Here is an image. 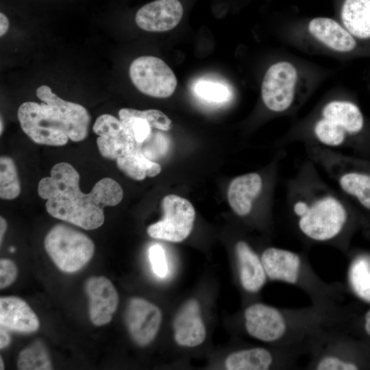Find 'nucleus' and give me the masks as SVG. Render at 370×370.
I'll return each mask as SVG.
<instances>
[{
	"instance_id": "obj_1",
	"label": "nucleus",
	"mask_w": 370,
	"mask_h": 370,
	"mask_svg": "<svg viewBox=\"0 0 370 370\" xmlns=\"http://www.w3.org/2000/svg\"><path fill=\"white\" fill-rule=\"evenodd\" d=\"M286 199L291 222L304 240L340 247L349 212L340 194L323 181L312 162H304L288 180Z\"/></svg>"
},
{
	"instance_id": "obj_2",
	"label": "nucleus",
	"mask_w": 370,
	"mask_h": 370,
	"mask_svg": "<svg viewBox=\"0 0 370 370\" xmlns=\"http://www.w3.org/2000/svg\"><path fill=\"white\" fill-rule=\"evenodd\" d=\"M79 174L68 162L56 164L50 176L42 178L38 193L46 200L47 212L53 217L84 230H95L104 223L106 206L119 204L123 197L121 186L114 180H99L88 193L79 187Z\"/></svg>"
},
{
	"instance_id": "obj_3",
	"label": "nucleus",
	"mask_w": 370,
	"mask_h": 370,
	"mask_svg": "<svg viewBox=\"0 0 370 370\" xmlns=\"http://www.w3.org/2000/svg\"><path fill=\"white\" fill-rule=\"evenodd\" d=\"M260 258L268 279L298 286L317 300L319 307L330 310L328 301L334 290L315 275L306 258L276 247L266 248Z\"/></svg>"
},
{
	"instance_id": "obj_4",
	"label": "nucleus",
	"mask_w": 370,
	"mask_h": 370,
	"mask_svg": "<svg viewBox=\"0 0 370 370\" xmlns=\"http://www.w3.org/2000/svg\"><path fill=\"white\" fill-rule=\"evenodd\" d=\"M363 115L356 104L341 99L325 103L312 120L307 145L334 149L345 146L348 138L360 132Z\"/></svg>"
},
{
	"instance_id": "obj_5",
	"label": "nucleus",
	"mask_w": 370,
	"mask_h": 370,
	"mask_svg": "<svg viewBox=\"0 0 370 370\" xmlns=\"http://www.w3.org/2000/svg\"><path fill=\"white\" fill-rule=\"evenodd\" d=\"M45 250L60 270L66 273L82 269L95 253L93 241L83 232L65 224H56L46 234Z\"/></svg>"
},
{
	"instance_id": "obj_6",
	"label": "nucleus",
	"mask_w": 370,
	"mask_h": 370,
	"mask_svg": "<svg viewBox=\"0 0 370 370\" xmlns=\"http://www.w3.org/2000/svg\"><path fill=\"white\" fill-rule=\"evenodd\" d=\"M306 147L312 160L325 169L339 189L370 210V174L348 169L342 155L331 149L314 145Z\"/></svg>"
},
{
	"instance_id": "obj_7",
	"label": "nucleus",
	"mask_w": 370,
	"mask_h": 370,
	"mask_svg": "<svg viewBox=\"0 0 370 370\" xmlns=\"http://www.w3.org/2000/svg\"><path fill=\"white\" fill-rule=\"evenodd\" d=\"M299 73L291 62L282 60L271 65L261 86V97L267 109L275 113H286L295 103Z\"/></svg>"
},
{
	"instance_id": "obj_8",
	"label": "nucleus",
	"mask_w": 370,
	"mask_h": 370,
	"mask_svg": "<svg viewBox=\"0 0 370 370\" xmlns=\"http://www.w3.org/2000/svg\"><path fill=\"white\" fill-rule=\"evenodd\" d=\"M18 119L23 132L34 143L48 146H63L69 138L59 120L44 102L23 103Z\"/></svg>"
},
{
	"instance_id": "obj_9",
	"label": "nucleus",
	"mask_w": 370,
	"mask_h": 370,
	"mask_svg": "<svg viewBox=\"0 0 370 370\" xmlns=\"http://www.w3.org/2000/svg\"><path fill=\"white\" fill-rule=\"evenodd\" d=\"M161 206L163 217L147 227L148 235L173 243L185 240L190 235L195 219L192 204L178 195H168L162 199Z\"/></svg>"
},
{
	"instance_id": "obj_10",
	"label": "nucleus",
	"mask_w": 370,
	"mask_h": 370,
	"mask_svg": "<svg viewBox=\"0 0 370 370\" xmlns=\"http://www.w3.org/2000/svg\"><path fill=\"white\" fill-rule=\"evenodd\" d=\"M129 75L134 86L142 93L156 98L170 97L177 86V78L160 58L140 56L130 64Z\"/></svg>"
},
{
	"instance_id": "obj_11",
	"label": "nucleus",
	"mask_w": 370,
	"mask_h": 370,
	"mask_svg": "<svg viewBox=\"0 0 370 370\" xmlns=\"http://www.w3.org/2000/svg\"><path fill=\"white\" fill-rule=\"evenodd\" d=\"M36 93L59 119L69 140L80 142L87 137L90 116L83 106L61 99L47 85L39 86Z\"/></svg>"
},
{
	"instance_id": "obj_12",
	"label": "nucleus",
	"mask_w": 370,
	"mask_h": 370,
	"mask_svg": "<svg viewBox=\"0 0 370 370\" xmlns=\"http://www.w3.org/2000/svg\"><path fill=\"white\" fill-rule=\"evenodd\" d=\"M92 130L98 135L96 143L100 154L109 160H116L131 152L138 144L123 121L110 114L98 116Z\"/></svg>"
},
{
	"instance_id": "obj_13",
	"label": "nucleus",
	"mask_w": 370,
	"mask_h": 370,
	"mask_svg": "<svg viewBox=\"0 0 370 370\" xmlns=\"http://www.w3.org/2000/svg\"><path fill=\"white\" fill-rule=\"evenodd\" d=\"M125 321L133 341L139 346H146L158 332L162 312L157 306L147 300L133 297L128 302Z\"/></svg>"
},
{
	"instance_id": "obj_14",
	"label": "nucleus",
	"mask_w": 370,
	"mask_h": 370,
	"mask_svg": "<svg viewBox=\"0 0 370 370\" xmlns=\"http://www.w3.org/2000/svg\"><path fill=\"white\" fill-rule=\"evenodd\" d=\"M184 9L181 0H154L140 8L134 19L136 25L143 30L166 32L180 23Z\"/></svg>"
},
{
	"instance_id": "obj_15",
	"label": "nucleus",
	"mask_w": 370,
	"mask_h": 370,
	"mask_svg": "<svg viewBox=\"0 0 370 370\" xmlns=\"http://www.w3.org/2000/svg\"><path fill=\"white\" fill-rule=\"evenodd\" d=\"M89 298V315L93 325L110 323L119 304V295L111 281L103 276H92L85 284Z\"/></svg>"
},
{
	"instance_id": "obj_16",
	"label": "nucleus",
	"mask_w": 370,
	"mask_h": 370,
	"mask_svg": "<svg viewBox=\"0 0 370 370\" xmlns=\"http://www.w3.org/2000/svg\"><path fill=\"white\" fill-rule=\"evenodd\" d=\"M262 176L252 172L234 178L227 188V200L232 210L239 217L249 215L264 191Z\"/></svg>"
},
{
	"instance_id": "obj_17",
	"label": "nucleus",
	"mask_w": 370,
	"mask_h": 370,
	"mask_svg": "<svg viewBox=\"0 0 370 370\" xmlns=\"http://www.w3.org/2000/svg\"><path fill=\"white\" fill-rule=\"evenodd\" d=\"M196 299L187 301L176 314L173 327L175 342L181 346L193 347L201 344L206 328Z\"/></svg>"
},
{
	"instance_id": "obj_18",
	"label": "nucleus",
	"mask_w": 370,
	"mask_h": 370,
	"mask_svg": "<svg viewBox=\"0 0 370 370\" xmlns=\"http://www.w3.org/2000/svg\"><path fill=\"white\" fill-rule=\"evenodd\" d=\"M308 32L316 41L334 52L347 53L356 47L354 37L341 23L330 18H312Z\"/></svg>"
},
{
	"instance_id": "obj_19",
	"label": "nucleus",
	"mask_w": 370,
	"mask_h": 370,
	"mask_svg": "<svg viewBox=\"0 0 370 370\" xmlns=\"http://www.w3.org/2000/svg\"><path fill=\"white\" fill-rule=\"evenodd\" d=\"M0 325L10 331L32 333L38 330V317L22 299L14 297L0 298Z\"/></svg>"
},
{
	"instance_id": "obj_20",
	"label": "nucleus",
	"mask_w": 370,
	"mask_h": 370,
	"mask_svg": "<svg viewBox=\"0 0 370 370\" xmlns=\"http://www.w3.org/2000/svg\"><path fill=\"white\" fill-rule=\"evenodd\" d=\"M235 253L243 288L250 293H258L268 279L261 258L244 241L237 242Z\"/></svg>"
},
{
	"instance_id": "obj_21",
	"label": "nucleus",
	"mask_w": 370,
	"mask_h": 370,
	"mask_svg": "<svg viewBox=\"0 0 370 370\" xmlns=\"http://www.w3.org/2000/svg\"><path fill=\"white\" fill-rule=\"evenodd\" d=\"M341 18V24L354 37L370 38V0H345Z\"/></svg>"
},
{
	"instance_id": "obj_22",
	"label": "nucleus",
	"mask_w": 370,
	"mask_h": 370,
	"mask_svg": "<svg viewBox=\"0 0 370 370\" xmlns=\"http://www.w3.org/2000/svg\"><path fill=\"white\" fill-rule=\"evenodd\" d=\"M274 355L267 349L252 347L230 354L225 360L228 370H267L273 366Z\"/></svg>"
},
{
	"instance_id": "obj_23",
	"label": "nucleus",
	"mask_w": 370,
	"mask_h": 370,
	"mask_svg": "<svg viewBox=\"0 0 370 370\" xmlns=\"http://www.w3.org/2000/svg\"><path fill=\"white\" fill-rule=\"evenodd\" d=\"M18 369L21 370H50L52 365L46 346L40 341L23 349L18 356Z\"/></svg>"
},
{
	"instance_id": "obj_24",
	"label": "nucleus",
	"mask_w": 370,
	"mask_h": 370,
	"mask_svg": "<svg viewBox=\"0 0 370 370\" xmlns=\"http://www.w3.org/2000/svg\"><path fill=\"white\" fill-rule=\"evenodd\" d=\"M21 193V184L14 161L9 156L0 158V197L12 200Z\"/></svg>"
},
{
	"instance_id": "obj_25",
	"label": "nucleus",
	"mask_w": 370,
	"mask_h": 370,
	"mask_svg": "<svg viewBox=\"0 0 370 370\" xmlns=\"http://www.w3.org/2000/svg\"><path fill=\"white\" fill-rule=\"evenodd\" d=\"M194 90L199 97L208 102L223 103L228 101L231 96L227 86L210 80H199L195 85Z\"/></svg>"
},
{
	"instance_id": "obj_26",
	"label": "nucleus",
	"mask_w": 370,
	"mask_h": 370,
	"mask_svg": "<svg viewBox=\"0 0 370 370\" xmlns=\"http://www.w3.org/2000/svg\"><path fill=\"white\" fill-rule=\"evenodd\" d=\"M132 116L145 119L153 128L158 130L168 131L171 126V120L164 113L158 110H138L132 108H122L119 111L120 119Z\"/></svg>"
},
{
	"instance_id": "obj_27",
	"label": "nucleus",
	"mask_w": 370,
	"mask_h": 370,
	"mask_svg": "<svg viewBox=\"0 0 370 370\" xmlns=\"http://www.w3.org/2000/svg\"><path fill=\"white\" fill-rule=\"evenodd\" d=\"M141 144H137L133 151L119 157L116 160V166L119 170L129 177L134 180H143L147 174L141 167L138 160V151Z\"/></svg>"
},
{
	"instance_id": "obj_28",
	"label": "nucleus",
	"mask_w": 370,
	"mask_h": 370,
	"mask_svg": "<svg viewBox=\"0 0 370 370\" xmlns=\"http://www.w3.org/2000/svg\"><path fill=\"white\" fill-rule=\"evenodd\" d=\"M141 149L147 158L154 161L166 153L168 149L167 138L165 135L160 132H155L152 130L149 137L141 144Z\"/></svg>"
},
{
	"instance_id": "obj_29",
	"label": "nucleus",
	"mask_w": 370,
	"mask_h": 370,
	"mask_svg": "<svg viewBox=\"0 0 370 370\" xmlns=\"http://www.w3.org/2000/svg\"><path fill=\"white\" fill-rule=\"evenodd\" d=\"M121 120L129 129L135 142L138 144L144 143L152 132L153 127L144 118L132 116Z\"/></svg>"
},
{
	"instance_id": "obj_30",
	"label": "nucleus",
	"mask_w": 370,
	"mask_h": 370,
	"mask_svg": "<svg viewBox=\"0 0 370 370\" xmlns=\"http://www.w3.org/2000/svg\"><path fill=\"white\" fill-rule=\"evenodd\" d=\"M149 258L153 273L159 278H164L168 273V263L165 251L159 244H154L149 249Z\"/></svg>"
},
{
	"instance_id": "obj_31",
	"label": "nucleus",
	"mask_w": 370,
	"mask_h": 370,
	"mask_svg": "<svg viewBox=\"0 0 370 370\" xmlns=\"http://www.w3.org/2000/svg\"><path fill=\"white\" fill-rule=\"evenodd\" d=\"M18 269L15 263L9 259L0 260V288H5L11 285L16 280Z\"/></svg>"
},
{
	"instance_id": "obj_32",
	"label": "nucleus",
	"mask_w": 370,
	"mask_h": 370,
	"mask_svg": "<svg viewBox=\"0 0 370 370\" xmlns=\"http://www.w3.org/2000/svg\"><path fill=\"white\" fill-rule=\"evenodd\" d=\"M8 331L7 329L4 328L3 327L1 326L0 328V348L1 349H4L10 343V336L8 333Z\"/></svg>"
},
{
	"instance_id": "obj_33",
	"label": "nucleus",
	"mask_w": 370,
	"mask_h": 370,
	"mask_svg": "<svg viewBox=\"0 0 370 370\" xmlns=\"http://www.w3.org/2000/svg\"><path fill=\"white\" fill-rule=\"evenodd\" d=\"M9 29V21L7 16L3 13H0V36H4Z\"/></svg>"
},
{
	"instance_id": "obj_34",
	"label": "nucleus",
	"mask_w": 370,
	"mask_h": 370,
	"mask_svg": "<svg viewBox=\"0 0 370 370\" xmlns=\"http://www.w3.org/2000/svg\"><path fill=\"white\" fill-rule=\"evenodd\" d=\"M7 227H8L7 221L3 217H0V243L1 245L2 244L3 238L6 232Z\"/></svg>"
},
{
	"instance_id": "obj_35",
	"label": "nucleus",
	"mask_w": 370,
	"mask_h": 370,
	"mask_svg": "<svg viewBox=\"0 0 370 370\" xmlns=\"http://www.w3.org/2000/svg\"><path fill=\"white\" fill-rule=\"evenodd\" d=\"M365 330L367 334L370 337V309L365 315Z\"/></svg>"
},
{
	"instance_id": "obj_36",
	"label": "nucleus",
	"mask_w": 370,
	"mask_h": 370,
	"mask_svg": "<svg viewBox=\"0 0 370 370\" xmlns=\"http://www.w3.org/2000/svg\"><path fill=\"white\" fill-rule=\"evenodd\" d=\"M0 369H4V363L1 356L0 357Z\"/></svg>"
},
{
	"instance_id": "obj_37",
	"label": "nucleus",
	"mask_w": 370,
	"mask_h": 370,
	"mask_svg": "<svg viewBox=\"0 0 370 370\" xmlns=\"http://www.w3.org/2000/svg\"><path fill=\"white\" fill-rule=\"evenodd\" d=\"M3 130V124L2 123V118H1V129H0L1 134H2Z\"/></svg>"
},
{
	"instance_id": "obj_38",
	"label": "nucleus",
	"mask_w": 370,
	"mask_h": 370,
	"mask_svg": "<svg viewBox=\"0 0 370 370\" xmlns=\"http://www.w3.org/2000/svg\"><path fill=\"white\" fill-rule=\"evenodd\" d=\"M14 250H15L14 248H10L11 251H14Z\"/></svg>"
}]
</instances>
